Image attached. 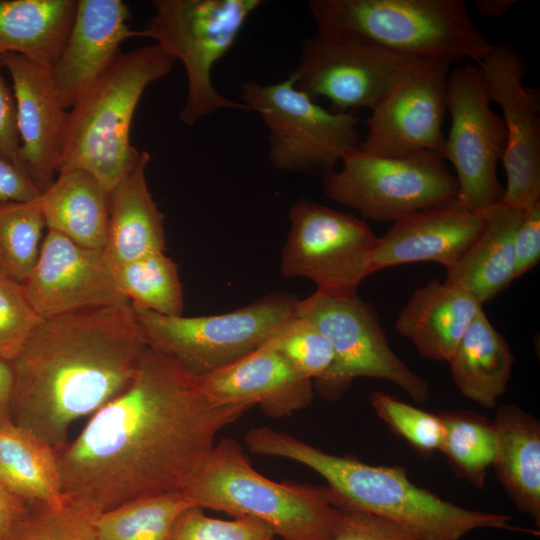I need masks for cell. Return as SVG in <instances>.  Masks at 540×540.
Returning <instances> with one entry per match:
<instances>
[{"label":"cell","instance_id":"cell-13","mask_svg":"<svg viewBox=\"0 0 540 540\" xmlns=\"http://www.w3.org/2000/svg\"><path fill=\"white\" fill-rule=\"evenodd\" d=\"M477 65L466 63L450 70L446 83V112L451 126L445 137L443 159L455 169L459 202L482 211L502 200L504 187L497 165L506 148L503 120L491 106Z\"/></svg>","mask_w":540,"mask_h":540},{"label":"cell","instance_id":"cell-9","mask_svg":"<svg viewBox=\"0 0 540 540\" xmlns=\"http://www.w3.org/2000/svg\"><path fill=\"white\" fill-rule=\"evenodd\" d=\"M298 297L276 292L231 312L185 317L132 306L147 346L166 352L198 377L266 343L295 315Z\"/></svg>","mask_w":540,"mask_h":540},{"label":"cell","instance_id":"cell-43","mask_svg":"<svg viewBox=\"0 0 540 540\" xmlns=\"http://www.w3.org/2000/svg\"><path fill=\"white\" fill-rule=\"evenodd\" d=\"M30 506L0 483V540H8L29 513Z\"/></svg>","mask_w":540,"mask_h":540},{"label":"cell","instance_id":"cell-33","mask_svg":"<svg viewBox=\"0 0 540 540\" xmlns=\"http://www.w3.org/2000/svg\"><path fill=\"white\" fill-rule=\"evenodd\" d=\"M45 228L39 199L0 204V269L20 284L38 260Z\"/></svg>","mask_w":540,"mask_h":540},{"label":"cell","instance_id":"cell-19","mask_svg":"<svg viewBox=\"0 0 540 540\" xmlns=\"http://www.w3.org/2000/svg\"><path fill=\"white\" fill-rule=\"evenodd\" d=\"M130 17L121 0H77L68 38L51 65L64 109L70 110L114 64L122 42L139 37L128 25Z\"/></svg>","mask_w":540,"mask_h":540},{"label":"cell","instance_id":"cell-22","mask_svg":"<svg viewBox=\"0 0 540 540\" xmlns=\"http://www.w3.org/2000/svg\"><path fill=\"white\" fill-rule=\"evenodd\" d=\"M482 304L448 281L430 280L400 310L395 329L427 359H450Z\"/></svg>","mask_w":540,"mask_h":540},{"label":"cell","instance_id":"cell-42","mask_svg":"<svg viewBox=\"0 0 540 540\" xmlns=\"http://www.w3.org/2000/svg\"><path fill=\"white\" fill-rule=\"evenodd\" d=\"M41 194L20 164L0 157V204L35 201Z\"/></svg>","mask_w":540,"mask_h":540},{"label":"cell","instance_id":"cell-36","mask_svg":"<svg viewBox=\"0 0 540 540\" xmlns=\"http://www.w3.org/2000/svg\"><path fill=\"white\" fill-rule=\"evenodd\" d=\"M370 402L376 415L416 451L430 455L440 451L444 427L439 414L427 412L381 391H373Z\"/></svg>","mask_w":540,"mask_h":540},{"label":"cell","instance_id":"cell-1","mask_svg":"<svg viewBox=\"0 0 540 540\" xmlns=\"http://www.w3.org/2000/svg\"><path fill=\"white\" fill-rule=\"evenodd\" d=\"M250 408L216 402L200 377L147 346L128 386L57 449L63 492L100 512L181 492L219 431Z\"/></svg>","mask_w":540,"mask_h":540},{"label":"cell","instance_id":"cell-20","mask_svg":"<svg viewBox=\"0 0 540 540\" xmlns=\"http://www.w3.org/2000/svg\"><path fill=\"white\" fill-rule=\"evenodd\" d=\"M483 224L482 212L468 209L458 199L407 214L377 237L372 272L417 262H436L447 271L472 245Z\"/></svg>","mask_w":540,"mask_h":540},{"label":"cell","instance_id":"cell-37","mask_svg":"<svg viewBox=\"0 0 540 540\" xmlns=\"http://www.w3.org/2000/svg\"><path fill=\"white\" fill-rule=\"evenodd\" d=\"M191 506L176 519L169 540H272L275 535L264 522L252 517L223 520Z\"/></svg>","mask_w":540,"mask_h":540},{"label":"cell","instance_id":"cell-8","mask_svg":"<svg viewBox=\"0 0 540 540\" xmlns=\"http://www.w3.org/2000/svg\"><path fill=\"white\" fill-rule=\"evenodd\" d=\"M296 81L292 72L276 83L243 82L241 102L266 126L267 155L277 170L323 178L358 148L360 120L323 108Z\"/></svg>","mask_w":540,"mask_h":540},{"label":"cell","instance_id":"cell-14","mask_svg":"<svg viewBox=\"0 0 540 540\" xmlns=\"http://www.w3.org/2000/svg\"><path fill=\"white\" fill-rule=\"evenodd\" d=\"M421 61L355 37L316 32L301 43L293 73L300 91L315 101L326 98L332 111L346 113L372 110Z\"/></svg>","mask_w":540,"mask_h":540},{"label":"cell","instance_id":"cell-12","mask_svg":"<svg viewBox=\"0 0 540 540\" xmlns=\"http://www.w3.org/2000/svg\"><path fill=\"white\" fill-rule=\"evenodd\" d=\"M288 217L281 274L309 279L326 294L356 295L361 282L373 273L377 237L367 222L307 198L297 200Z\"/></svg>","mask_w":540,"mask_h":540},{"label":"cell","instance_id":"cell-23","mask_svg":"<svg viewBox=\"0 0 540 540\" xmlns=\"http://www.w3.org/2000/svg\"><path fill=\"white\" fill-rule=\"evenodd\" d=\"M150 154L143 151L135 166L109 191V220L103 253L113 268L166 251L164 214L146 181Z\"/></svg>","mask_w":540,"mask_h":540},{"label":"cell","instance_id":"cell-35","mask_svg":"<svg viewBox=\"0 0 540 540\" xmlns=\"http://www.w3.org/2000/svg\"><path fill=\"white\" fill-rule=\"evenodd\" d=\"M265 345L280 353L303 377L321 379L333 362V351L325 336L309 320L294 315Z\"/></svg>","mask_w":540,"mask_h":540},{"label":"cell","instance_id":"cell-29","mask_svg":"<svg viewBox=\"0 0 540 540\" xmlns=\"http://www.w3.org/2000/svg\"><path fill=\"white\" fill-rule=\"evenodd\" d=\"M0 483L30 507L65 496L57 450L12 420L0 424Z\"/></svg>","mask_w":540,"mask_h":540},{"label":"cell","instance_id":"cell-11","mask_svg":"<svg viewBox=\"0 0 540 540\" xmlns=\"http://www.w3.org/2000/svg\"><path fill=\"white\" fill-rule=\"evenodd\" d=\"M324 195L364 219L395 221L412 212L458 199V183L434 153L379 157L358 149L341 168L322 178Z\"/></svg>","mask_w":540,"mask_h":540},{"label":"cell","instance_id":"cell-7","mask_svg":"<svg viewBox=\"0 0 540 540\" xmlns=\"http://www.w3.org/2000/svg\"><path fill=\"white\" fill-rule=\"evenodd\" d=\"M261 0H155V14L139 37L180 60L187 76V95L180 120L194 125L218 110L249 111L242 102L223 96L212 82V69L234 45Z\"/></svg>","mask_w":540,"mask_h":540},{"label":"cell","instance_id":"cell-2","mask_svg":"<svg viewBox=\"0 0 540 540\" xmlns=\"http://www.w3.org/2000/svg\"><path fill=\"white\" fill-rule=\"evenodd\" d=\"M147 344L131 304L43 319L13 359L12 421L56 450L133 379Z\"/></svg>","mask_w":540,"mask_h":540},{"label":"cell","instance_id":"cell-5","mask_svg":"<svg viewBox=\"0 0 540 540\" xmlns=\"http://www.w3.org/2000/svg\"><path fill=\"white\" fill-rule=\"evenodd\" d=\"M176 59L158 44L122 53L68 110L57 173L81 168L110 191L138 162L130 143L134 112L145 89L167 76Z\"/></svg>","mask_w":540,"mask_h":540},{"label":"cell","instance_id":"cell-4","mask_svg":"<svg viewBox=\"0 0 540 540\" xmlns=\"http://www.w3.org/2000/svg\"><path fill=\"white\" fill-rule=\"evenodd\" d=\"M181 492L203 509L260 520L279 540H333L342 518L328 486L272 481L232 438L213 446Z\"/></svg>","mask_w":540,"mask_h":540},{"label":"cell","instance_id":"cell-45","mask_svg":"<svg viewBox=\"0 0 540 540\" xmlns=\"http://www.w3.org/2000/svg\"><path fill=\"white\" fill-rule=\"evenodd\" d=\"M479 14L486 17H498L504 15L516 0H477L475 2Z\"/></svg>","mask_w":540,"mask_h":540},{"label":"cell","instance_id":"cell-10","mask_svg":"<svg viewBox=\"0 0 540 540\" xmlns=\"http://www.w3.org/2000/svg\"><path fill=\"white\" fill-rule=\"evenodd\" d=\"M295 315L313 323L328 340L333 362L314 385L337 399L357 377L389 381L419 404L429 396L427 381L411 370L389 346L375 308L358 294L335 296L316 290L298 300Z\"/></svg>","mask_w":540,"mask_h":540},{"label":"cell","instance_id":"cell-25","mask_svg":"<svg viewBox=\"0 0 540 540\" xmlns=\"http://www.w3.org/2000/svg\"><path fill=\"white\" fill-rule=\"evenodd\" d=\"M496 451L492 467L520 512L540 526V423L515 403L502 405L492 421Z\"/></svg>","mask_w":540,"mask_h":540},{"label":"cell","instance_id":"cell-24","mask_svg":"<svg viewBox=\"0 0 540 540\" xmlns=\"http://www.w3.org/2000/svg\"><path fill=\"white\" fill-rule=\"evenodd\" d=\"M481 212L484 219L481 232L460 260L447 270L446 281L466 290L483 304L514 280V243L523 210L498 202Z\"/></svg>","mask_w":540,"mask_h":540},{"label":"cell","instance_id":"cell-6","mask_svg":"<svg viewBox=\"0 0 540 540\" xmlns=\"http://www.w3.org/2000/svg\"><path fill=\"white\" fill-rule=\"evenodd\" d=\"M307 6L317 33L450 66L476 62L492 45L463 0H311Z\"/></svg>","mask_w":540,"mask_h":540},{"label":"cell","instance_id":"cell-32","mask_svg":"<svg viewBox=\"0 0 540 540\" xmlns=\"http://www.w3.org/2000/svg\"><path fill=\"white\" fill-rule=\"evenodd\" d=\"M439 416L444 427L440 451L456 475L482 488L496 451L493 422L473 411H445Z\"/></svg>","mask_w":540,"mask_h":540},{"label":"cell","instance_id":"cell-30","mask_svg":"<svg viewBox=\"0 0 540 540\" xmlns=\"http://www.w3.org/2000/svg\"><path fill=\"white\" fill-rule=\"evenodd\" d=\"M120 292L132 306L161 315L181 316L183 286L176 262L157 252L112 268Z\"/></svg>","mask_w":540,"mask_h":540},{"label":"cell","instance_id":"cell-16","mask_svg":"<svg viewBox=\"0 0 540 540\" xmlns=\"http://www.w3.org/2000/svg\"><path fill=\"white\" fill-rule=\"evenodd\" d=\"M450 65L423 60L372 109L358 150L379 157L434 153L443 158Z\"/></svg>","mask_w":540,"mask_h":540},{"label":"cell","instance_id":"cell-41","mask_svg":"<svg viewBox=\"0 0 540 540\" xmlns=\"http://www.w3.org/2000/svg\"><path fill=\"white\" fill-rule=\"evenodd\" d=\"M0 64V157L19 163L20 136L18 131L17 107L11 92L1 74Z\"/></svg>","mask_w":540,"mask_h":540},{"label":"cell","instance_id":"cell-21","mask_svg":"<svg viewBox=\"0 0 540 540\" xmlns=\"http://www.w3.org/2000/svg\"><path fill=\"white\" fill-rule=\"evenodd\" d=\"M205 392L226 405H258L278 419L309 406L314 383L277 351L263 344L244 357L200 377Z\"/></svg>","mask_w":540,"mask_h":540},{"label":"cell","instance_id":"cell-27","mask_svg":"<svg viewBox=\"0 0 540 540\" xmlns=\"http://www.w3.org/2000/svg\"><path fill=\"white\" fill-rule=\"evenodd\" d=\"M513 361L506 339L481 310L448 363L459 392L482 407L493 409L506 391Z\"/></svg>","mask_w":540,"mask_h":540},{"label":"cell","instance_id":"cell-38","mask_svg":"<svg viewBox=\"0 0 540 540\" xmlns=\"http://www.w3.org/2000/svg\"><path fill=\"white\" fill-rule=\"evenodd\" d=\"M42 321L22 284L0 269V356L13 360Z\"/></svg>","mask_w":540,"mask_h":540},{"label":"cell","instance_id":"cell-15","mask_svg":"<svg viewBox=\"0 0 540 540\" xmlns=\"http://www.w3.org/2000/svg\"><path fill=\"white\" fill-rule=\"evenodd\" d=\"M490 102L496 103L506 131L501 160L506 186L500 202L524 210L540 201V93L524 85L528 65L507 43L491 45L475 62Z\"/></svg>","mask_w":540,"mask_h":540},{"label":"cell","instance_id":"cell-18","mask_svg":"<svg viewBox=\"0 0 540 540\" xmlns=\"http://www.w3.org/2000/svg\"><path fill=\"white\" fill-rule=\"evenodd\" d=\"M12 79L20 136L19 163L43 193L55 180L68 111L50 64L15 53L0 55Z\"/></svg>","mask_w":540,"mask_h":540},{"label":"cell","instance_id":"cell-40","mask_svg":"<svg viewBox=\"0 0 540 540\" xmlns=\"http://www.w3.org/2000/svg\"><path fill=\"white\" fill-rule=\"evenodd\" d=\"M272 540H279L273 538ZM333 540H396L390 525L383 519L359 510H344Z\"/></svg>","mask_w":540,"mask_h":540},{"label":"cell","instance_id":"cell-44","mask_svg":"<svg viewBox=\"0 0 540 540\" xmlns=\"http://www.w3.org/2000/svg\"><path fill=\"white\" fill-rule=\"evenodd\" d=\"M15 391V369L13 360L0 356V424L11 421Z\"/></svg>","mask_w":540,"mask_h":540},{"label":"cell","instance_id":"cell-26","mask_svg":"<svg viewBox=\"0 0 540 540\" xmlns=\"http://www.w3.org/2000/svg\"><path fill=\"white\" fill-rule=\"evenodd\" d=\"M39 204L47 230L74 243L103 250L109 220V191L90 172L68 168L45 190Z\"/></svg>","mask_w":540,"mask_h":540},{"label":"cell","instance_id":"cell-28","mask_svg":"<svg viewBox=\"0 0 540 540\" xmlns=\"http://www.w3.org/2000/svg\"><path fill=\"white\" fill-rule=\"evenodd\" d=\"M77 0H0V55L52 65L70 33Z\"/></svg>","mask_w":540,"mask_h":540},{"label":"cell","instance_id":"cell-34","mask_svg":"<svg viewBox=\"0 0 540 540\" xmlns=\"http://www.w3.org/2000/svg\"><path fill=\"white\" fill-rule=\"evenodd\" d=\"M64 495L58 505L30 507L8 540H99L96 519L101 512L81 498Z\"/></svg>","mask_w":540,"mask_h":540},{"label":"cell","instance_id":"cell-31","mask_svg":"<svg viewBox=\"0 0 540 540\" xmlns=\"http://www.w3.org/2000/svg\"><path fill=\"white\" fill-rule=\"evenodd\" d=\"M195 506L182 492L141 497L101 512L99 540H169L178 516Z\"/></svg>","mask_w":540,"mask_h":540},{"label":"cell","instance_id":"cell-39","mask_svg":"<svg viewBox=\"0 0 540 540\" xmlns=\"http://www.w3.org/2000/svg\"><path fill=\"white\" fill-rule=\"evenodd\" d=\"M514 279L534 268L540 259V201L523 210L515 243Z\"/></svg>","mask_w":540,"mask_h":540},{"label":"cell","instance_id":"cell-3","mask_svg":"<svg viewBox=\"0 0 540 540\" xmlns=\"http://www.w3.org/2000/svg\"><path fill=\"white\" fill-rule=\"evenodd\" d=\"M257 455L296 461L319 474L339 509H357L388 519L418 540H461L478 529L530 532L511 524L509 515L468 509L415 485L404 468L370 465L351 456L327 453L268 426L244 436Z\"/></svg>","mask_w":540,"mask_h":540},{"label":"cell","instance_id":"cell-17","mask_svg":"<svg viewBox=\"0 0 540 540\" xmlns=\"http://www.w3.org/2000/svg\"><path fill=\"white\" fill-rule=\"evenodd\" d=\"M38 315L130 304L120 292L103 250L80 246L47 230L38 260L22 284Z\"/></svg>","mask_w":540,"mask_h":540}]
</instances>
